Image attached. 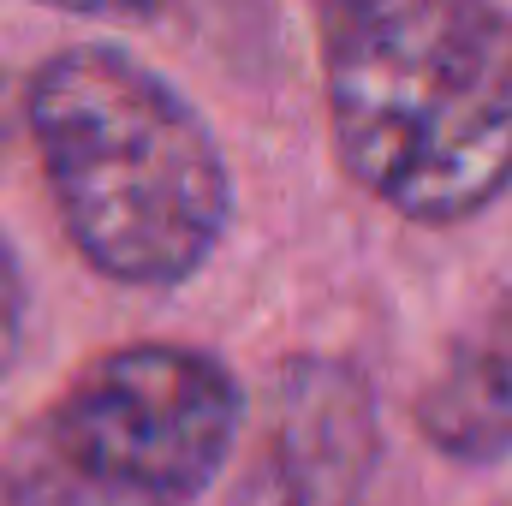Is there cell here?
<instances>
[{"mask_svg":"<svg viewBox=\"0 0 512 506\" xmlns=\"http://www.w3.org/2000/svg\"><path fill=\"white\" fill-rule=\"evenodd\" d=\"M322 84L346 167L411 221H465L512 185L501 0H322Z\"/></svg>","mask_w":512,"mask_h":506,"instance_id":"cell-1","label":"cell"},{"mask_svg":"<svg viewBox=\"0 0 512 506\" xmlns=\"http://www.w3.org/2000/svg\"><path fill=\"white\" fill-rule=\"evenodd\" d=\"M30 137L72 245L131 286H173L227 227V167L173 84L120 48L54 54L30 84Z\"/></svg>","mask_w":512,"mask_h":506,"instance_id":"cell-2","label":"cell"},{"mask_svg":"<svg viewBox=\"0 0 512 506\" xmlns=\"http://www.w3.org/2000/svg\"><path fill=\"white\" fill-rule=\"evenodd\" d=\"M239 429L233 376L179 346L102 358L6 453V506H191Z\"/></svg>","mask_w":512,"mask_h":506,"instance_id":"cell-3","label":"cell"},{"mask_svg":"<svg viewBox=\"0 0 512 506\" xmlns=\"http://www.w3.org/2000/svg\"><path fill=\"white\" fill-rule=\"evenodd\" d=\"M417 417L453 459H501L512 447V298L453 346Z\"/></svg>","mask_w":512,"mask_h":506,"instance_id":"cell-4","label":"cell"},{"mask_svg":"<svg viewBox=\"0 0 512 506\" xmlns=\"http://www.w3.org/2000/svg\"><path fill=\"white\" fill-rule=\"evenodd\" d=\"M18 340H24V280H18V262L0 239V376L18 358Z\"/></svg>","mask_w":512,"mask_h":506,"instance_id":"cell-5","label":"cell"},{"mask_svg":"<svg viewBox=\"0 0 512 506\" xmlns=\"http://www.w3.org/2000/svg\"><path fill=\"white\" fill-rule=\"evenodd\" d=\"M42 6L84 12V18H143V12H161L167 0H42Z\"/></svg>","mask_w":512,"mask_h":506,"instance_id":"cell-6","label":"cell"}]
</instances>
